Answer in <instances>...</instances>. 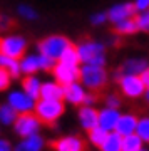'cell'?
<instances>
[{"label":"cell","mask_w":149,"mask_h":151,"mask_svg":"<svg viewBox=\"0 0 149 151\" xmlns=\"http://www.w3.org/2000/svg\"><path fill=\"white\" fill-rule=\"evenodd\" d=\"M40 84L42 82L39 81V77L35 76H27L25 79L22 81V91L25 92L29 97H32L34 101H37L39 99V92H40Z\"/></svg>","instance_id":"19"},{"label":"cell","mask_w":149,"mask_h":151,"mask_svg":"<svg viewBox=\"0 0 149 151\" xmlns=\"http://www.w3.org/2000/svg\"><path fill=\"white\" fill-rule=\"evenodd\" d=\"M77 55L79 62L84 65H96V67H104L106 65V47L104 44L96 42V40H84L77 47Z\"/></svg>","instance_id":"1"},{"label":"cell","mask_w":149,"mask_h":151,"mask_svg":"<svg viewBox=\"0 0 149 151\" xmlns=\"http://www.w3.org/2000/svg\"><path fill=\"white\" fill-rule=\"evenodd\" d=\"M9 25H10V20H9L7 17L0 15V29H7Z\"/></svg>","instance_id":"39"},{"label":"cell","mask_w":149,"mask_h":151,"mask_svg":"<svg viewBox=\"0 0 149 151\" xmlns=\"http://www.w3.org/2000/svg\"><path fill=\"white\" fill-rule=\"evenodd\" d=\"M19 14H20L22 17H25L27 20H35L37 19V12L34 10V9H30V7H27V5H20L19 7Z\"/></svg>","instance_id":"31"},{"label":"cell","mask_w":149,"mask_h":151,"mask_svg":"<svg viewBox=\"0 0 149 151\" xmlns=\"http://www.w3.org/2000/svg\"><path fill=\"white\" fill-rule=\"evenodd\" d=\"M79 79H80V86L84 89L99 91V89H102L106 86V82H107L106 67L82 65V67H79Z\"/></svg>","instance_id":"3"},{"label":"cell","mask_w":149,"mask_h":151,"mask_svg":"<svg viewBox=\"0 0 149 151\" xmlns=\"http://www.w3.org/2000/svg\"><path fill=\"white\" fill-rule=\"evenodd\" d=\"M148 5H149V0H136L134 9L139 12H148Z\"/></svg>","instance_id":"35"},{"label":"cell","mask_w":149,"mask_h":151,"mask_svg":"<svg viewBox=\"0 0 149 151\" xmlns=\"http://www.w3.org/2000/svg\"><path fill=\"white\" fill-rule=\"evenodd\" d=\"M134 134L138 136L143 143H148V141H149V118H148V116H146V118L138 119V124H136V131H134Z\"/></svg>","instance_id":"25"},{"label":"cell","mask_w":149,"mask_h":151,"mask_svg":"<svg viewBox=\"0 0 149 151\" xmlns=\"http://www.w3.org/2000/svg\"><path fill=\"white\" fill-rule=\"evenodd\" d=\"M10 82H12L10 74H9L5 69H0V92L7 91V89L10 87Z\"/></svg>","instance_id":"30"},{"label":"cell","mask_w":149,"mask_h":151,"mask_svg":"<svg viewBox=\"0 0 149 151\" xmlns=\"http://www.w3.org/2000/svg\"><path fill=\"white\" fill-rule=\"evenodd\" d=\"M121 106V99L117 94H109L106 97V108H111V109H119Z\"/></svg>","instance_id":"33"},{"label":"cell","mask_w":149,"mask_h":151,"mask_svg":"<svg viewBox=\"0 0 149 151\" xmlns=\"http://www.w3.org/2000/svg\"><path fill=\"white\" fill-rule=\"evenodd\" d=\"M96 101H97V97L96 96H92V94H85V97H84V106H91V108H94V104H96Z\"/></svg>","instance_id":"36"},{"label":"cell","mask_w":149,"mask_h":151,"mask_svg":"<svg viewBox=\"0 0 149 151\" xmlns=\"http://www.w3.org/2000/svg\"><path fill=\"white\" fill-rule=\"evenodd\" d=\"M121 141L122 138L117 134V133H107L106 141L101 145V151H121Z\"/></svg>","instance_id":"24"},{"label":"cell","mask_w":149,"mask_h":151,"mask_svg":"<svg viewBox=\"0 0 149 151\" xmlns=\"http://www.w3.org/2000/svg\"><path fill=\"white\" fill-rule=\"evenodd\" d=\"M40 128H42V123L35 118L34 113L17 114L15 121H14V129L20 138H29V136L39 134Z\"/></svg>","instance_id":"6"},{"label":"cell","mask_w":149,"mask_h":151,"mask_svg":"<svg viewBox=\"0 0 149 151\" xmlns=\"http://www.w3.org/2000/svg\"><path fill=\"white\" fill-rule=\"evenodd\" d=\"M92 24L94 25H101V24H104V22L107 20V15L104 14V12H99V14H96V15H92Z\"/></svg>","instance_id":"34"},{"label":"cell","mask_w":149,"mask_h":151,"mask_svg":"<svg viewBox=\"0 0 149 151\" xmlns=\"http://www.w3.org/2000/svg\"><path fill=\"white\" fill-rule=\"evenodd\" d=\"M19 65L22 74L34 76L39 70V55H25L22 57V60H19Z\"/></svg>","instance_id":"20"},{"label":"cell","mask_w":149,"mask_h":151,"mask_svg":"<svg viewBox=\"0 0 149 151\" xmlns=\"http://www.w3.org/2000/svg\"><path fill=\"white\" fill-rule=\"evenodd\" d=\"M15 118H17V113L9 104H0V124L10 126V124H14Z\"/></svg>","instance_id":"26"},{"label":"cell","mask_w":149,"mask_h":151,"mask_svg":"<svg viewBox=\"0 0 149 151\" xmlns=\"http://www.w3.org/2000/svg\"><path fill=\"white\" fill-rule=\"evenodd\" d=\"M114 30H116L117 34H122V35H131V34H134L138 29H136L134 19H128V20H122V22L114 24Z\"/></svg>","instance_id":"28"},{"label":"cell","mask_w":149,"mask_h":151,"mask_svg":"<svg viewBox=\"0 0 149 151\" xmlns=\"http://www.w3.org/2000/svg\"><path fill=\"white\" fill-rule=\"evenodd\" d=\"M27 49V40L22 35H7L0 39V54L10 59H22Z\"/></svg>","instance_id":"5"},{"label":"cell","mask_w":149,"mask_h":151,"mask_svg":"<svg viewBox=\"0 0 149 151\" xmlns=\"http://www.w3.org/2000/svg\"><path fill=\"white\" fill-rule=\"evenodd\" d=\"M64 97V87L57 84L55 81H47L40 84L39 99H47V101H62Z\"/></svg>","instance_id":"14"},{"label":"cell","mask_w":149,"mask_h":151,"mask_svg":"<svg viewBox=\"0 0 149 151\" xmlns=\"http://www.w3.org/2000/svg\"><path fill=\"white\" fill-rule=\"evenodd\" d=\"M7 104L10 106L17 114H27L32 113L34 106H35V101L32 97H29L22 89H17V91H12L9 96H7Z\"/></svg>","instance_id":"7"},{"label":"cell","mask_w":149,"mask_h":151,"mask_svg":"<svg viewBox=\"0 0 149 151\" xmlns=\"http://www.w3.org/2000/svg\"><path fill=\"white\" fill-rule=\"evenodd\" d=\"M134 24H136V29L138 30H148L149 29V14L148 12H141L136 19H134Z\"/></svg>","instance_id":"29"},{"label":"cell","mask_w":149,"mask_h":151,"mask_svg":"<svg viewBox=\"0 0 149 151\" xmlns=\"http://www.w3.org/2000/svg\"><path fill=\"white\" fill-rule=\"evenodd\" d=\"M87 94L84 87L80 86V82H72L69 86H64V97L67 103L74 104V106H79V104L84 103V97Z\"/></svg>","instance_id":"15"},{"label":"cell","mask_w":149,"mask_h":151,"mask_svg":"<svg viewBox=\"0 0 149 151\" xmlns=\"http://www.w3.org/2000/svg\"><path fill=\"white\" fill-rule=\"evenodd\" d=\"M52 148L55 151H85V143L79 136L69 134V136L59 138L57 141H54Z\"/></svg>","instance_id":"10"},{"label":"cell","mask_w":149,"mask_h":151,"mask_svg":"<svg viewBox=\"0 0 149 151\" xmlns=\"http://www.w3.org/2000/svg\"><path fill=\"white\" fill-rule=\"evenodd\" d=\"M54 65H55V60L49 59L45 55H39V69L42 70H52Z\"/></svg>","instance_id":"32"},{"label":"cell","mask_w":149,"mask_h":151,"mask_svg":"<svg viewBox=\"0 0 149 151\" xmlns=\"http://www.w3.org/2000/svg\"><path fill=\"white\" fill-rule=\"evenodd\" d=\"M59 62L65 65H72V67H79V55H77V50L74 45H69L62 52V55L59 57Z\"/></svg>","instance_id":"23"},{"label":"cell","mask_w":149,"mask_h":151,"mask_svg":"<svg viewBox=\"0 0 149 151\" xmlns=\"http://www.w3.org/2000/svg\"><path fill=\"white\" fill-rule=\"evenodd\" d=\"M134 14H136L134 4L128 2V4H119V5L111 7V10L107 12L106 15H107V19H109L111 22L117 24V22H122V20H128V19H133Z\"/></svg>","instance_id":"13"},{"label":"cell","mask_w":149,"mask_h":151,"mask_svg":"<svg viewBox=\"0 0 149 151\" xmlns=\"http://www.w3.org/2000/svg\"><path fill=\"white\" fill-rule=\"evenodd\" d=\"M79 123L85 131L97 128V111L91 106H82L79 109Z\"/></svg>","instance_id":"17"},{"label":"cell","mask_w":149,"mask_h":151,"mask_svg":"<svg viewBox=\"0 0 149 151\" xmlns=\"http://www.w3.org/2000/svg\"><path fill=\"white\" fill-rule=\"evenodd\" d=\"M54 77H55V82L60 84V86H69L72 82H77L79 79V67H72V65H65L60 64V62H55L54 65Z\"/></svg>","instance_id":"9"},{"label":"cell","mask_w":149,"mask_h":151,"mask_svg":"<svg viewBox=\"0 0 149 151\" xmlns=\"http://www.w3.org/2000/svg\"><path fill=\"white\" fill-rule=\"evenodd\" d=\"M0 151H12V145L4 138H0Z\"/></svg>","instance_id":"38"},{"label":"cell","mask_w":149,"mask_h":151,"mask_svg":"<svg viewBox=\"0 0 149 151\" xmlns=\"http://www.w3.org/2000/svg\"><path fill=\"white\" fill-rule=\"evenodd\" d=\"M119 116H121L119 109H111V108L101 109V111H97V126L101 129L107 131V133H112L117 124Z\"/></svg>","instance_id":"11"},{"label":"cell","mask_w":149,"mask_h":151,"mask_svg":"<svg viewBox=\"0 0 149 151\" xmlns=\"http://www.w3.org/2000/svg\"><path fill=\"white\" fill-rule=\"evenodd\" d=\"M146 69H148V60H144V59H129L122 64L119 74L121 76H139Z\"/></svg>","instance_id":"18"},{"label":"cell","mask_w":149,"mask_h":151,"mask_svg":"<svg viewBox=\"0 0 149 151\" xmlns=\"http://www.w3.org/2000/svg\"><path fill=\"white\" fill-rule=\"evenodd\" d=\"M141 151H148V150H144V148H143V150H141Z\"/></svg>","instance_id":"40"},{"label":"cell","mask_w":149,"mask_h":151,"mask_svg":"<svg viewBox=\"0 0 149 151\" xmlns=\"http://www.w3.org/2000/svg\"><path fill=\"white\" fill-rule=\"evenodd\" d=\"M87 138H89V143H92V145L97 146V148H101V145L107 138V131L101 129V128L97 126V128H94V129L87 131Z\"/></svg>","instance_id":"27"},{"label":"cell","mask_w":149,"mask_h":151,"mask_svg":"<svg viewBox=\"0 0 149 151\" xmlns=\"http://www.w3.org/2000/svg\"><path fill=\"white\" fill-rule=\"evenodd\" d=\"M69 45H72V44L64 35H49V37H45L44 40L39 42L37 49L40 52V55H45V57H49L52 60H59V57L62 55V52Z\"/></svg>","instance_id":"4"},{"label":"cell","mask_w":149,"mask_h":151,"mask_svg":"<svg viewBox=\"0 0 149 151\" xmlns=\"http://www.w3.org/2000/svg\"><path fill=\"white\" fill-rule=\"evenodd\" d=\"M144 148V143L136 134L124 136L121 141V151H141Z\"/></svg>","instance_id":"22"},{"label":"cell","mask_w":149,"mask_h":151,"mask_svg":"<svg viewBox=\"0 0 149 151\" xmlns=\"http://www.w3.org/2000/svg\"><path fill=\"white\" fill-rule=\"evenodd\" d=\"M136 124H138V116H136V114H133V113L121 114L119 119H117L116 128H114V133H117L121 138L129 136V134H134Z\"/></svg>","instance_id":"12"},{"label":"cell","mask_w":149,"mask_h":151,"mask_svg":"<svg viewBox=\"0 0 149 151\" xmlns=\"http://www.w3.org/2000/svg\"><path fill=\"white\" fill-rule=\"evenodd\" d=\"M65 106L62 101H47V99H37L35 106H34L32 113L35 114V118L44 124H54L55 121L60 119V116L64 114Z\"/></svg>","instance_id":"2"},{"label":"cell","mask_w":149,"mask_h":151,"mask_svg":"<svg viewBox=\"0 0 149 151\" xmlns=\"http://www.w3.org/2000/svg\"><path fill=\"white\" fill-rule=\"evenodd\" d=\"M45 141L40 134H34L29 138H22L19 143L15 145L14 151H42Z\"/></svg>","instance_id":"16"},{"label":"cell","mask_w":149,"mask_h":151,"mask_svg":"<svg viewBox=\"0 0 149 151\" xmlns=\"http://www.w3.org/2000/svg\"><path fill=\"white\" fill-rule=\"evenodd\" d=\"M139 79H141V82L144 84V87L148 89V86H149V70L146 69L144 72H141V74H139Z\"/></svg>","instance_id":"37"},{"label":"cell","mask_w":149,"mask_h":151,"mask_svg":"<svg viewBox=\"0 0 149 151\" xmlns=\"http://www.w3.org/2000/svg\"><path fill=\"white\" fill-rule=\"evenodd\" d=\"M0 69H5L10 77H19L22 74L20 72V65H19V60L17 59H10V57H7V55H2L0 54Z\"/></svg>","instance_id":"21"},{"label":"cell","mask_w":149,"mask_h":151,"mask_svg":"<svg viewBox=\"0 0 149 151\" xmlns=\"http://www.w3.org/2000/svg\"><path fill=\"white\" fill-rule=\"evenodd\" d=\"M119 84H121V91L126 97L129 99H138L148 91L144 84L141 82L139 76H121L119 77Z\"/></svg>","instance_id":"8"}]
</instances>
